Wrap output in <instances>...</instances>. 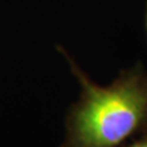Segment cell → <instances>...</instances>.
Returning <instances> with one entry per match:
<instances>
[{"mask_svg":"<svg viewBox=\"0 0 147 147\" xmlns=\"http://www.w3.org/2000/svg\"><path fill=\"white\" fill-rule=\"evenodd\" d=\"M81 86L66 114L60 147H120L147 131V71L142 63L123 70L109 86H99L58 45Z\"/></svg>","mask_w":147,"mask_h":147,"instance_id":"obj_1","label":"cell"},{"mask_svg":"<svg viewBox=\"0 0 147 147\" xmlns=\"http://www.w3.org/2000/svg\"><path fill=\"white\" fill-rule=\"evenodd\" d=\"M124 147H147V131L142 132L137 139H135L132 142Z\"/></svg>","mask_w":147,"mask_h":147,"instance_id":"obj_2","label":"cell"},{"mask_svg":"<svg viewBox=\"0 0 147 147\" xmlns=\"http://www.w3.org/2000/svg\"><path fill=\"white\" fill-rule=\"evenodd\" d=\"M145 30H146V36H147V4H146V12H145Z\"/></svg>","mask_w":147,"mask_h":147,"instance_id":"obj_3","label":"cell"}]
</instances>
